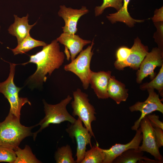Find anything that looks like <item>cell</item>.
I'll list each match as a JSON object with an SVG mask.
<instances>
[{
    "mask_svg": "<svg viewBox=\"0 0 163 163\" xmlns=\"http://www.w3.org/2000/svg\"><path fill=\"white\" fill-rule=\"evenodd\" d=\"M56 40L69 50L71 61L82 50L84 46L92 42L89 40L83 39L75 34L65 32L62 33Z\"/></svg>",
    "mask_w": 163,
    "mask_h": 163,
    "instance_id": "obj_15",
    "label": "cell"
},
{
    "mask_svg": "<svg viewBox=\"0 0 163 163\" xmlns=\"http://www.w3.org/2000/svg\"><path fill=\"white\" fill-rule=\"evenodd\" d=\"M163 52L159 48L155 47L148 52L142 62L136 73V82L138 84L149 76L152 80L156 75L154 70L157 67L163 65Z\"/></svg>",
    "mask_w": 163,
    "mask_h": 163,
    "instance_id": "obj_9",
    "label": "cell"
},
{
    "mask_svg": "<svg viewBox=\"0 0 163 163\" xmlns=\"http://www.w3.org/2000/svg\"><path fill=\"white\" fill-rule=\"evenodd\" d=\"M104 154L102 149L96 145L91 147V149L85 152L84 158L81 163H103Z\"/></svg>",
    "mask_w": 163,
    "mask_h": 163,
    "instance_id": "obj_21",
    "label": "cell"
},
{
    "mask_svg": "<svg viewBox=\"0 0 163 163\" xmlns=\"http://www.w3.org/2000/svg\"><path fill=\"white\" fill-rule=\"evenodd\" d=\"M147 90L149 93L147 99L143 102L138 101L129 108L131 112L139 111L141 113L140 117L131 127L133 130L136 131L138 129L141 120L147 115L156 111L163 113V104L161 102L162 99H160L159 94L155 91L154 89L151 88Z\"/></svg>",
    "mask_w": 163,
    "mask_h": 163,
    "instance_id": "obj_8",
    "label": "cell"
},
{
    "mask_svg": "<svg viewBox=\"0 0 163 163\" xmlns=\"http://www.w3.org/2000/svg\"><path fill=\"white\" fill-rule=\"evenodd\" d=\"M91 45L82 50L78 56L64 67L65 71L71 72L76 75L80 80L84 89L89 86V80L91 70L90 69L91 59L93 55L92 51L94 44V40Z\"/></svg>",
    "mask_w": 163,
    "mask_h": 163,
    "instance_id": "obj_6",
    "label": "cell"
},
{
    "mask_svg": "<svg viewBox=\"0 0 163 163\" xmlns=\"http://www.w3.org/2000/svg\"><path fill=\"white\" fill-rule=\"evenodd\" d=\"M142 140L141 130L139 127L134 137L129 142L125 144H116L108 149H102L104 154L103 163H113L115 158L125 151L131 149H138Z\"/></svg>",
    "mask_w": 163,
    "mask_h": 163,
    "instance_id": "obj_13",
    "label": "cell"
},
{
    "mask_svg": "<svg viewBox=\"0 0 163 163\" xmlns=\"http://www.w3.org/2000/svg\"><path fill=\"white\" fill-rule=\"evenodd\" d=\"M72 99V97L68 95L59 103L55 104H49L45 101H43L45 116L36 125H40V127L37 131L33 133L34 140L38 133L50 124H59L66 121L72 123L75 122L76 119L69 114L66 109L67 105Z\"/></svg>",
    "mask_w": 163,
    "mask_h": 163,
    "instance_id": "obj_3",
    "label": "cell"
},
{
    "mask_svg": "<svg viewBox=\"0 0 163 163\" xmlns=\"http://www.w3.org/2000/svg\"><path fill=\"white\" fill-rule=\"evenodd\" d=\"M9 63L10 65L9 75L5 81L0 82V93L4 96L10 104L9 112L20 119L22 107L26 103L30 105L31 104L27 98L19 97V92L22 88L17 87L14 81L16 64Z\"/></svg>",
    "mask_w": 163,
    "mask_h": 163,
    "instance_id": "obj_4",
    "label": "cell"
},
{
    "mask_svg": "<svg viewBox=\"0 0 163 163\" xmlns=\"http://www.w3.org/2000/svg\"><path fill=\"white\" fill-rule=\"evenodd\" d=\"M163 6L158 9H156L155 12V14L152 18L154 22L163 21Z\"/></svg>",
    "mask_w": 163,
    "mask_h": 163,
    "instance_id": "obj_30",
    "label": "cell"
},
{
    "mask_svg": "<svg viewBox=\"0 0 163 163\" xmlns=\"http://www.w3.org/2000/svg\"><path fill=\"white\" fill-rule=\"evenodd\" d=\"M154 129L157 145L161 148L163 146V130L156 127L154 128Z\"/></svg>",
    "mask_w": 163,
    "mask_h": 163,
    "instance_id": "obj_29",
    "label": "cell"
},
{
    "mask_svg": "<svg viewBox=\"0 0 163 163\" xmlns=\"http://www.w3.org/2000/svg\"><path fill=\"white\" fill-rule=\"evenodd\" d=\"M142 135V144L138 149L153 155L155 160L163 163V158L160 154L155 138L154 128L147 116L140 121V126Z\"/></svg>",
    "mask_w": 163,
    "mask_h": 163,
    "instance_id": "obj_10",
    "label": "cell"
},
{
    "mask_svg": "<svg viewBox=\"0 0 163 163\" xmlns=\"http://www.w3.org/2000/svg\"><path fill=\"white\" fill-rule=\"evenodd\" d=\"M123 4V0H103V3L101 6L95 7V15L97 16L101 14L104 9L108 7L113 8L118 11L121 8Z\"/></svg>",
    "mask_w": 163,
    "mask_h": 163,
    "instance_id": "obj_25",
    "label": "cell"
},
{
    "mask_svg": "<svg viewBox=\"0 0 163 163\" xmlns=\"http://www.w3.org/2000/svg\"><path fill=\"white\" fill-rule=\"evenodd\" d=\"M128 89L125 85L111 76L108 83L107 92L109 98L114 100L117 104L126 101L128 97Z\"/></svg>",
    "mask_w": 163,
    "mask_h": 163,
    "instance_id": "obj_17",
    "label": "cell"
},
{
    "mask_svg": "<svg viewBox=\"0 0 163 163\" xmlns=\"http://www.w3.org/2000/svg\"><path fill=\"white\" fill-rule=\"evenodd\" d=\"M151 124L154 128H159L163 130V123L159 120V117L155 114L147 115Z\"/></svg>",
    "mask_w": 163,
    "mask_h": 163,
    "instance_id": "obj_28",
    "label": "cell"
},
{
    "mask_svg": "<svg viewBox=\"0 0 163 163\" xmlns=\"http://www.w3.org/2000/svg\"><path fill=\"white\" fill-rule=\"evenodd\" d=\"M47 44L45 42L37 40L32 38L30 34L17 46L13 49H10L14 55L18 54H23L32 49L39 46H45Z\"/></svg>",
    "mask_w": 163,
    "mask_h": 163,
    "instance_id": "obj_20",
    "label": "cell"
},
{
    "mask_svg": "<svg viewBox=\"0 0 163 163\" xmlns=\"http://www.w3.org/2000/svg\"><path fill=\"white\" fill-rule=\"evenodd\" d=\"M16 157L14 149L10 148L0 146V162L14 163Z\"/></svg>",
    "mask_w": 163,
    "mask_h": 163,
    "instance_id": "obj_26",
    "label": "cell"
},
{
    "mask_svg": "<svg viewBox=\"0 0 163 163\" xmlns=\"http://www.w3.org/2000/svg\"><path fill=\"white\" fill-rule=\"evenodd\" d=\"M66 130L72 139L75 138V139L77 143L76 161L77 163H81L86 151V146L89 145L91 147L92 146L91 141L92 136L88 130L83 126L82 122L78 118Z\"/></svg>",
    "mask_w": 163,
    "mask_h": 163,
    "instance_id": "obj_7",
    "label": "cell"
},
{
    "mask_svg": "<svg viewBox=\"0 0 163 163\" xmlns=\"http://www.w3.org/2000/svg\"><path fill=\"white\" fill-rule=\"evenodd\" d=\"M74 100L71 103L73 109L72 116H77L88 130L92 136L95 138L91 127V123L96 119V114L94 107L89 102L88 95L80 88L73 91Z\"/></svg>",
    "mask_w": 163,
    "mask_h": 163,
    "instance_id": "obj_5",
    "label": "cell"
},
{
    "mask_svg": "<svg viewBox=\"0 0 163 163\" xmlns=\"http://www.w3.org/2000/svg\"><path fill=\"white\" fill-rule=\"evenodd\" d=\"M20 120L9 112L5 120L0 122V146L15 150L24 138L32 135L31 130L35 126H25Z\"/></svg>",
    "mask_w": 163,
    "mask_h": 163,
    "instance_id": "obj_2",
    "label": "cell"
},
{
    "mask_svg": "<svg viewBox=\"0 0 163 163\" xmlns=\"http://www.w3.org/2000/svg\"><path fill=\"white\" fill-rule=\"evenodd\" d=\"M111 72L91 71L89 84L98 99H106L109 98L107 88L109 80L111 76Z\"/></svg>",
    "mask_w": 163,
    "mask_h": 163,
    "instance_id": "obj_14",
    "label": "cell"
},
{
    "mask_svg": "<svg viewBox=\"0 0 163 163\" xmlns=\"http://www.w3.org/2000/svg\"><path fill=\"white\" fill-rule=\"evenodd\" d=\"M143 152L138 149H131L123 152L113 161V163H161L143 156Z\"/></svg>",
    "mask_w": 163,
    "mask_h": 163,
    "instance_id": "obj_18",
    "label": "cell"
},
{
    "mask_svg": "<svg viewBox=\"0 0 163 163\" xmlns=\"http://www.w3.org/2000/svg\"><path fill=\"white\" fill-rule=\"evenodd\" d=\"M131 52V49L126 46L120 47L116 52L117 60L118 62H122L125 61L128 58Z\"/></svg>",
    "mask_w": 163,
    "mask_h": 163,
    "instance_id": "obj_27",
    "label": "cell"
},
{
    "mask_svg": "<svg viewBox=\"0 0 163 163\" xmlns=\"http://www.w3.org/2000/svg\"><path fill=\"white\" fill-rule=\"evenodd\" d=\"M140 89L142 90L148 89H156L160 96L163 97V65L161 66L158 73L152 80L140 86Z\"/></svg>",
    "mask_w": 163,
    "mask_h": 163,
    "instance_id": "obj_23",
    "label": "cell"
},
{
    "mask_svg": "<svg viewBox=\"0 0 163 163\" xmlns=\"http://www.w3.org/2000/svg\"><path fill=\"white\" fill-rule=\"evenodd\" d=\"M58 12L59 16L64 19L65 26L62 27L63 32L75 34L77 31V24L80 18L88 13L89 11L85 6L79 9L67 7L65 5H60Z\"/></svg>",
    "mask_w": 163,
    "mask_h": 163,
    "instance_id": "obj_12",
    "label": "cell"
},
{
    "mask_svg": "<svg viewBox=\"0 0 163 163\" xmlns=\"http://www.w3.org/2000/svg\"><path fill=\"white\" fill-rule=\"evenodd\" d=\"M15 150L17 157L14 163L41 162L36 158L28 145H26L23 149L18 147Z\"/></svg>",
    "mask_w": 163,
    "mask_h": 163,
    "instance_id": "obj_22",
    "label": "cell"
},
{
    "mask_svg": "<svg viewBox=\"0 0 163 163\" xmlns=\"http://www.w3.org/2000/svg\"><path fill=\"white\" fill-rule=\"evenodd\" d=\"M130 49V53L125 61L122 62L115 61L114 65L116 69L121 70L125 67H129L133 70L139 69L142 62L148 53V47L142 44L141 40L137 37L135 40Z\"/></svg>",
    "mask_w": 163,
    "mask_h": 163,
    "instance_id": "obj_11",
    "label": "cell"
},
{
    "mask_svg": "<svg viewBox=\"0 0 163 163\" xmlns=\"http://www.w3.org/2000/svg\"><path fill=\"white\" fill-rule=\"evenodd\" d=\"M30 58L28 62L21 64L25 65L32 63L37 66L36 71L29 77L27 81L33 88L42 86L47 80L46 75L50 76L54 70L60 68L64 62L65 56L60 51L58 41L55 40L43 46L40 51L30 55Z\"/></svg>",
    "mask_w": 163,
    "mask_h": 163,
    "instance_id": "obj_1",
    "label": "cell"
},
{
    "mask_svg": "<svg viewBox=\"0 0 163 163\" xmlns=\"http://www.w3.org/2000/svg\"><path fill=\"white\" fill-rule=\"evenodd\" d=\"M130 0H123L121 8L115 13L109 14L107 19L112 23L117 21L123 22L130 27H132L136 22H142L143 20L135 19L132 18L128 11V6Z\"/></svg>",
    "mask_w": 163,
    "mask_h": 163,
    "instance_id": "obj_19",
    "label": "cell"
},
{
    "mask_svg": "<svg viewBox=\"0 0 163 163\" xmlns=\"http://www.w3.org/2000/svg\"><path fill=\"white\" fill-rule=\"evenodd\" d=\"M14 22L9 27L8 30L9 33L16 37L18 44L20 43L28 34L31 29L37 23L33 25L28 24V14L25 16L20 18L14 14Z\"/></svg>",
    "mask_w": 163,
    "mask_h": 163,
    "instance_id": "obj_16",
    "label": "cell"
},
{
    "mask_svg": "<svg viewBox=\"0 0 163 163\" xmlns=\"http://www.w3.org/2000/svg\"><path fill=\"white\" fill-rule=\"evenodd\" d=\"M0 43H2L1 41H0Z\"/></svg>",
    "mask_w": 163,
    "mask_h": 163,
    "instance_id": "obj_31",
    "label": "cell"
},
{
    "mask_svg": "<svg viewBox=\"0 0 163 163\" xmlns=\"http://www.w3.org/2000/svg\"><path fill=\"white\" fill-rule=\"evenodd\" d=\"M72 155L71 147L67 144L58 149L55 153L54 158L57 163H76Z\"/></svg>",
    "mask_w": 163,
    "mask_h": 163,
    "instance_id": "obj_24",
    "label": "cell"
}]
</instances>
